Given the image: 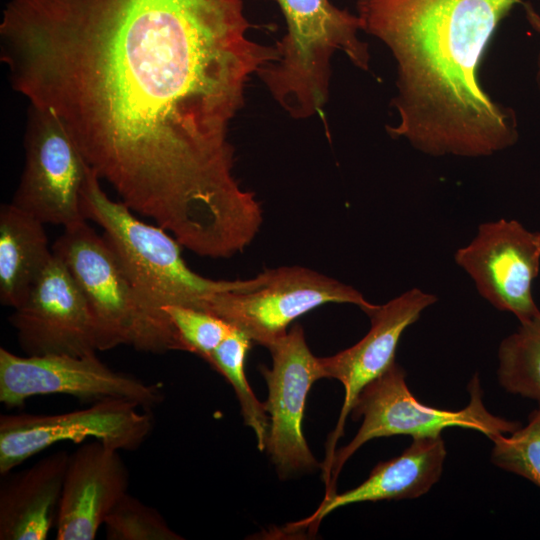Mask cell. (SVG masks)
Returning <instances> with one entry per match:
<instances>
[{
  "mask_svg": "<svg viewBox=\"0 0 540 540\" xmlns=\"http://www.w3.org/2000/svg\"><path fill=\"white\" fill-rule=\"evenodd\" d=\"M153 428L150 410L120 399L58 414L0 416V474L61 442L97 440L117 450L139 448Z\"/></svg>",
  "mask_w": 540,
  "mask_h": 540,
  "instance_id": "cell-8",
  "label": "cell"
},
{
  "mask_svg": "<svg viewBox=\"0 0 540 540\" xmlns=\"http://www.w3.org/2000/svg\"><path fill=\"white\" fill-rule=\"evenodd\" d=\"M162 309L176 330L180 350L193 353L205 362L234 328L204 310L182 305H165Z\"/></svg>",
  "mask_w": 540,
  "mask_h": 540,
  "instance_id": "cell-23",
  "label": "cell"
},
{
  "mask_svg": "<svg viewBox=\"0 0 540 540\" xmlns=\"http://www.w3.org/2000/svg\"><path fill=\"white\" fill-rule=\"evenodd\" d=\"M454 258L495 308L513 313L520 324L540 316L531 290L540 268V231H530L516 220L482 223Z\"/></svg>",
  "mask_w": 540,
  "mask_h": 540,
  "instance_id": "cell-12",
  "label": "cell"
},
{
  "mask_svg": "<svg viewBox=\"0 0 540 540\" xmlns=\"http://www.w3.org/2000/svg\"><path fill=\"white\" fill-rule=\"evenodd\" d=\"M52 252L70 271L87 300L98 350L120 345L147 353L180 350L168 315L140 294L115 251L87 220L65 227Z\"/></svg>",
  "mask_w": 540,
  "mask_h": 540,
  "instance_id": "cell-4",
  "label": "cell"
},
{
  "mask_svg": "<svg viewBox=\"0 0 540 540\" xmlns=\"http://www.w3.org/2000/svg\"><path fill=\"white\" fill-rule=\"evenodd\" d=\"M522 0H356L362 31L390 51L398 120L390 135L432 155L490 156L517 139L514 116L480 81L500 22Z\"/></svg>",
  "mask_w": 540,
  "mask_h": 540,
  "instance_id": "cell-2",
  "label": "cell"
},
{
  "mask_svg": "<svg viewBox=\"0 0 540 540\" xmlns=\"http://www.w3.org/2000/svg\"><path fill=\"white\" fill-rule=\"evenodd\" d=\"M250 28L244 0H10L0 60L125 205L208 255L261 211L228 138L251 76L277 58Z\"/></svg>",
  "mask_w": 540,
  "mask_h": 540,
  "instance_id": "cell-1",
  "label": "cell"
},
{
  "mask_svg": "<svg viewBox=\"0 0 540 540\" xmlns=\"http://www.w3.org/2000/svg\"><path fill=\"white\" fill-rule=\"evenodd\" d=\"M252 341L240 330L231 333L213 351L207 363L220 373L233 387L241 407L245 425L256 437L259 450H264L268 434L269 418L264 403L251 389L245 373V361Z\"/></svg>",
  "mask_w": 540,
  "mask_h": 540,
  "instance_id": "cell-20",
  "label": "cell"
},
{
  "mask_svg": "<svg viewBox=\"0 0 540 540\" xmlns=\"http://www.w3.org/2000/svg\"><path fill=\"white\" fill-rule=\"evenodd\" d=\"M492 462L522 476L540 488V408L532 411L525 426L492 439Z\"/></svg>",
  "mask_w": 540,
  "mask_h": 540,
  "instance_id": "cell-21",
  "label": "cell"
},
{
  "mask_svg": "<svg viewBox=\"0 0 540 540\" xmlns=\"http://www.w3.org/2000/svg\"><path fill=\"white\" fill-rule=\"evenodd\" d=\"M108 540H180L164 517L136 497L125 494L104 522Z\"/></svg>",
  "mask_w": 540,
  "mask_h": 540,
  "instance_id": "cell-22",
  "label": "cell"
},
{
  "mask_svg": "<svg viewBox=\"0 0 540 540\" xmlns=\"http://www.w3.org/2000/svg\"><path fill=\"white\" fill-rule=\"evenodd\" d=\"M445 458L446 448L441 435L413 438L402 454L378 463L359 486L324 497L310 517L289 524L286 531L293 533L308 529L315 532L324 517L349 504L420 497L439 481Z\"/></svg>",
  "mask_w": 540,
  "mask_h": 540,
  "instance_id": "cell-16",
  "label": "cell"
},
{
  "mask_svg": "<svg viewBox=\"0 0 540 540\" xmlns=\"http://www.w3.org/2000/svg\"><path fill=\"white\" fill-rule=\"evenodd\" d=\"M328 303L353 304L367 315L378 306L334 278L301 266H283L255 276L250 286L211 296L202 310L268 348L294 320Z\"/></svg>",
  "mask_w": 540,
  "mask_h": 540,
  "instance_id": "cell-7",
  "label": "cell"
},
{
  "mask_svg": "<svg viewBox=\"0 0 540 540\" xmlns=\"http://www.w3.org/2000/svg\"><path fill=\"white\" fill-rule=\"evenodd\" d=\"M9 320L28 356H86L98 351L93 315L80 287L54 254Z\"/></svg>",
  "mask_w": 540,
  "mask_h": 540,
  "instance_id": "cell-13",
  "label": "cell"
},
{
  "mask_svg": "<svg viewBox=\"0 0 540 540\" xmlns=\"http://www.w3.org/2000/svg\"><path fill=\"white\" fill-rule=\"evenodd\" d=\"M52 257L44 223L12 203L1 205V303L20 306Z\"/></svg>",
  "mask_w": 540,
  "mask_h": 540,
  "instance_id": "cell-18",
  "label": "cell"
},
{
  "mask_svg": "<svg viewBox=\"0 0 540 540\" xmlns=\"http://www.w3.org/2000/svg\"><path fill=\"white\" fill-rule=\"evenodd\" d=\"M100 178L90 168L81 194L86 220L103 229L140 294L154 307L182 305L202 310L213 295L250 286L255 277L213 280L191 270L181 255L183 247L160 226L139 220L123 202L110 199Z\"/></svg>",
  "mask_w": 540,
  "mask_h": 540,
  "instance_id": "cell-5",
  "label": "cell"
},
{
  "mask_svg": "<svg viewBox=\"0 0 540 540\" xmlns=\"http://www.w3.org/2000/svg\"><path fill=\"white\" fill-rule=\"evenodd\" d=\"M25 164L12 204L44 224L85 221L81 194L90 166L60 120L29 105Z\"/></svg>",
  "mask_w": 540,
  "mask_h": 540,
  "instance_id": "cell-9",
  "label": "cell"
},
{
  "mask_svg": "<svg viewBox=\"0 0 540 540\" xmlns=\"http://www.w3.org/2000/svg\"><path fill=\"white\" fill-rule=\"evenodd\" d=\"M128 486L129 471L119 450L97 440L82 444L69 455L56 539L94 540Z\"/></svg>",
  "mask_w": 540,
  "mask_h": 540,
  "instance_id": "cell-15",
  "label": "cell"
},
{
  "mask_svg": "<svg viewBox=\"0 0 540 540\" xmlns=\"http://www.w3.org/2000/svg\"><path fill=\"white\" fill-rule=\"evenodd\" d=\"M69 455L49 454L1 481V540L47 539L57 522Z\"/></svg>",
  "mask_w": 540,
  "mask_h": 540,
  "instance_id": "cell-17",
  "label": "cell"
},
{
  "mask_svg": "<svg viewBox=\"0 0 540 540\" xmlns=\"http://www.w3.org/2000/svg\"><path fill=\"white\" fill-rule=\"evenodd\" d=\"M405 377L404 369L394 362L360 392L351 416L363 421L351 442L335 452L325 497L336 493L335 483L345 462L372 439L394 435L436 437L446 428L460 427L476 430L492 440L521 426L518 421L493 415L486 409L477 374L468 384L470 399L467 406L457 411L422 404L412 395Z\"/></svg>",
  "mask_w": 540,
  "mask_h": 540,
  "instance_id": "cell-6",
  "label": "cell"
},
{
  "mask_svg": "<svg viewBox=\"0 0 540 540\" xmlns=\"http://www.w3.org/2000/svg\"><path fill=\"white\" fill-rule=\"evenodd\" d=\"M498 358L500 385L511 394L536 401L540 408V316L507 336Z\"/></svg>",
  "mask_w": 540,
  "mask_h": 540,
  "instance_id": "cell-19",
  "label": "cell"
},
{
  "mask_svg": "<svg viewBox=\"0 0 540 540\" xmlns=\"http://www.w3.org/2000/svg\"><path fill=\"white\" fill-rule=\"evenodd\" d=\"M286 33L274 46L277 58L261 77L273 98L290 116L305 119L318 113L328 99L330 60L342 51L362 70L369 68L368 46L358 37L357 15L330 0H277Z\"/></svg>",
  "mask_w": 540,
  "mask_h": 540,
  "instance_id": "cell-3",
  "label": "cell"
},
{
  "mask_svg": "<svg viewBox=\"0 0 540 540\" xmlns=\"http://www.w3.org/2000/svg\"><path fill=\"white\" fill-rule=\"evenodd\" d=\"M537 82H538V85H539V88H540V55H539V58H538Z\"/></svg>",
  "mask_w": 540,
  "mask_h": 540,
  "instance_id": "cell-24",
  "label": "cell"
},
{
  "mask_svg": "<svg viewBox=\"0 0 540 540\" xmlns=\"http://www.w3.org/2000/svg\"><path fill=\"white\" fill-rule=\"evenodd\" d=\"M268 349L272 367H260L268 387L264 403L269 418L265 449L279 476L287 478L318 466L302 425L307 395L313 383L324 375L320 358L309 349L299 324Z\"/></svg>",
  "mask_w": 540,
  "mask_h": 540,
  "instance_id": "cell-11",
  "label": "cell"
},
{
  "mask_svg": "<svg viewBox=\"0 0 540 540\" xmlns=\"http://www.w3.org/2000/svg\"><path fill=\"white\" fill-rule=\"evenodd\" d=\"M437 298L413 288L389 302L378 305L368 316L371 327L355 345L333 356L320 358L324 378H333L344 387V401L335 429L326 445L322 476L329 487L336 444L360 392L383 374L394 362L399 340L407 327L416 322L422 311Z\"/></svg>",
  "mask_w": 540,
  "mask_h": 540,
  "instance_id": "cell-14",
  "label": "cell"
},
{
  "mask_svg": "<svg viewBox=\"0 0 540 540\" xmlns=\"http://www.w3.org/2000/svg\"><path fill=\"white\" fill-rule=\"evenodd\" d=\"M43 395H68L90 403L120 399L145 410L162 400L157 385L109 368L96 354L19 356L1 347L0 402L16 408Z\"/></svg>",
  "mask_w": 540,
  "mask_h": 540,
  "instance_id": "cell-10",
  "label": "cell"
}]
</instances>
